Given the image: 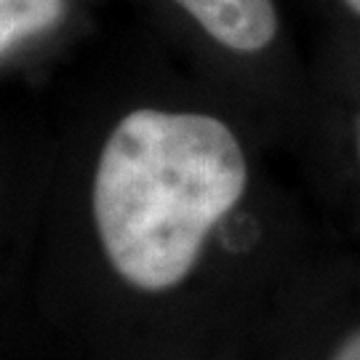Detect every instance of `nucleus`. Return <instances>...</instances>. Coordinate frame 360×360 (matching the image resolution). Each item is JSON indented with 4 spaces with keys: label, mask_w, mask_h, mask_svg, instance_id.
I'll use <instances>...</instances> for the list:
<instances>
[{
    "label": "nucleus",
    "mask_w": 360,
    "mask_h": 360,
    "mask_svg": "<svg viewBox=\"0 0 360 360\" xmlns=\"http://www.w3.org/2000/svg\"><path fill=\"white\" fill-rule=\"evenodd\" d=\"M65 0H0V49L8 53L22 40L62 19Z\"/></svg>",
    "instance_id": "nucleus-3"
},
{
    "label": "nucleus",
    "mask_w": 360,
    "mask_h": 360,
    "mask_svg": "<svg viewBox=\"0 0 360 360\" xmlns=\"http://www.w3.org/2000/svg\"><path fill=\"white\" fill-rule=\"evenodd\" d=\"M345 3H347L349 8H352V11H355L360 16V0H345Z\"/></svg>",
    "instance_id": "nucleus-5"
},
{
    "label": "nucleus",
    "mask_w": 360,
    "mask_h": 360,
    "mask_svg": "<svg viewBox=\"0 0 360 360\" xmlns=\"http://www.w3.org/2000/svg\"><path fill=\"white\" fill-rule=\"evenodd\" d=\"M206 30L211 38L232 51L254 53L267 49L278 32L272 0H174Z\"/></svg>",
    "instance_id": "nucleus-2"
},
{
    "label": "nucleus",
    "mask_w": 360,
    "mask_h": 360,
    "mask_svg": "<svg viewBox=\"0 0 360 360\" xmlns=\"http://www.w3.org/2000/svg\"><path fill=\"white\" fill-rule=\"evenodd\" d=\"M245 190V158L221 120L136 110L110 134L94 176V221L123 281L171 288Z\"/></svg>",
    "instance_id": "nucleus-1"
},
{
    "label": "nucleus",
    "mask_w": 360,
    "mask_h": 360,
    "mask_svg": "<svg viewBox=\"0 0 360 360\" xmlns=\"http://www.w3.org/2000/svg\"><path fill=\"white\" fill-rule=\"evenodd\" d=\"M358 153H360V134H358Z\"/></svg>",
    "instance_id": "nucleus-6"
},
{
    "label": "nucleus",
    "mask_w": 360,
    "mask_h": 360,
    "mask_svg": "<svg viewBox=\"0 0 360 360\" xmlns=\"http://www.w3.org/2000/svg\"><path fill=\"white\" fill-rule=\"evenodd\" d=\"M334 360H360V331L349 336L347 342L339 347V352L334 355Z\"/></svg>",
    "instance_id": "nucleus-4"
}]
</instances>
